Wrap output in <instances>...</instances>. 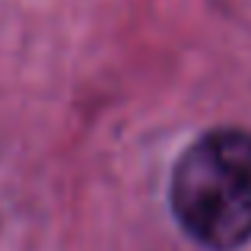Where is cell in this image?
<instances>
[{
	"label": "cell",
	"mask_w": 251,
	"mask_h": 251,
	"mask_svg": "<svg viewBox=\"0 0 251 251\" xmlns=\"http://www.w3.org/2000/svg\"><path fill=\"white\" fill-rule=\"evenodd\" d=\"M169 201L178 226L207 251L251 242V134L216 127L197 137L172 169Z\"/></svg>",
	"instance_id": "1"
}]
</instances>
